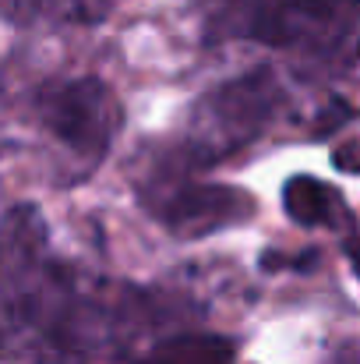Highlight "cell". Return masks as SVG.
Here are the masks:
<instances>
[{
    "mask_svg": "<svg viewBox=\"0 0 360 364\" xmlns=\"http://www.w3.org/2000/svg\"><path fill=\"white\" fill-rule=\"evenodd\" d=\"M114 0H4L7 25H25L36 18L60 25H99L110 14Z\"/></svg>",
    "mask_w": 360,
    "mask_h": 364,
    "instance_id": "obj_6",
    "label": "cell"
},
{
    "mask_svg": "<svg viewBox=\"0 0 360 364\" xmlns=\"http://www.w3.org/2000/svg\"><path fill=\"white\" fill-rule=\"evenodd\" d=\"M283 107V89L268 68L247 71L234 82L212 89L198 107L191 110L184 152L198 166H212L261 138V131L272 124L276 110Z\"/></svg>",
    "mask_w": 360,
    "mask_h": 364,
    "instance_id": "obj_1",
    "label": "cell"
},
{
    "mask_svg": "<svg viewBox=\"0 0 360 364\" xmlns=\"http://www.w3.org/2000/svg\"><path fill=\"white\" fill-rule=\"evenodd\" d=\"M120 100L103 78H71L43 85L36 96V121L50 141L75 163V181L92 177L120 131Z\"/></svg>",
    "mask_w": 360,
    "mask_h": 364,
    "instance_id": "obj_2",
    "label": "cell"
},
{
    "mask_svg": "<svg viewBox=\"0 0 360 364\" xmlns=\"http://www.w3.org/2000/svg\"><path fill=\"white\" fill-rule=\"evenodd\" d=\"M318 117H322V121L315 124L311 134H315V138H329V134H336L343 124L350 121V103H347V100H329Z\"/></svg>",
    "mask_w": 360,
    "mask_h": 364,
    "instance_id": "obj_8",
    "label": "cell"
},
{
    "mask_svg": "<svg viewBox=\"0 0 360 364\" xmlns=\"http://www.w3.org/2000/svg\"><path fill=\"white\" fill-rule=\"evenodd\" d=\"M145 195L156 220L177 237H209L216 230L247 223L258 213L247 191L227 184H177Z\"/></svg>",
    "mask_w": 360,
    "mask_h": 364,
    "instance_id": "obj_4",
    "label": "cell"
},
{
    "mask_svg": "<svg viewBox=\"0 0 360 364\" xmlns=\"http://www.w3.org/2000/svg\"><path fill=\"white\" fill-rule=\"evenodd\" d=\"M138 364H234V343L227 336H212V333L177 336V340L148 350Z\"/></svg>",
    "mask_w": 360,
    "mask_h": 364,
    "instance_id": "obj_7",
    "label": "cell"
},
{
    "mask_svg": "<svg viewBox=\"0 0 360 364\" xmlns=\"http://www.w3.org/2000/svg\"><path fill=\"white\" fill-rule=\"evenodd\" d=\"M283 209L297 227H307V230L339 227V220L343 223L350 220V209H347L343 195L332 184H325L311 173H293L283 184Z\"/></svg>",
    "mask_w": 360,
    "mask_h": 364,
    "instance_id": "obj_5",
    "label": "cell"
},
{
    "mask_svg": "<svg viewBox=\"0 0 360 364\" xmlns=\"http://www.w3.org/2000/svg\"><path fill=\"white\" fill-rule=\"evenodd\" d=\"M332 163H336V170H343V173H360V141L339 145V149L332 152Z\"/></svg>",
    "mask_w": 360,
    "mask_h": 364,
    "instance_id": "obj_9",
    "label": "cell"
},
{
    "mask_svg": "<svg viewBox=\"0 0 360 364\" xmlns=\"http://www.w3.org/2000/svg\"><path fill=\"white\" fill-rule=\"evenodd\" d=\"M347 258H350L354 272L360 276V237H354V241H347Z\"/></svg>",
    "mask_w": 360,
    "mask_h": 364,
    "instance_id": "obj_10",
    "label": "cell"
},
{
    "mask_svg": "<svg viewBox=\"0 0 360 364\" xmlns=\"http://www.w3.org/2000/svg\"><path fill=\"white\" fill-rule=\"evenodd\" d=\"M360 0H237L244 36L279 50H332L347 39Z\"/></svg>",
    "mask_w": 360,
    "mask_h": 364,
    "instance_id": "obj_3",
    "label": "cell"
}]
</instances>
